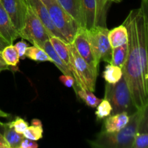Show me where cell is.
Masks as SVG:
<instances>
[{
  "instance_id": "34",
  "label": "cell",
  "mask_w": 148,
  "mask_h": 148,
  "mask_svg": "<svg viewBox=\"0 0 148 148\" xmlns=\"http://www.w3.org/2000/svg\"><path fill=\"white\" fill-rule=\"evenodd\" d=\"M10 66H8L7 64L5 63V62L3 59L2 56L1 55V52H0V72L4 70H10Z\"/></svg>"
},
{
  "instance_id": "10",
  "label": "cell",
  "mask_w": 148,
  "mask_h": 148,
  "mask_svg": "<svg viewBox=\"0 0 148 148\" xmlns=\"http://www.w3.org/2000/svg\"><path fill=\"white\" fill-rule=\"evenodd\" d=\"M72 44L75 46V49L77 51L79 54L91 66L94 72L96 75H98L99 64L97 63L96 59L94 56L93 52H92L86 28L79 27L75 38H74Z\"/></svg>"
},
{
  "instance_id": "8",
  "label": "cell",
  "mask_w": 148,
  "mask_h": 148,
  "mask_svg": "<svg viewBox=\"0 0 148 148\" xmlns=\"http://www.w3.org/2000/svg\"><path fill=\"white\" fill-rule=\"evenodd\" d=\"M69 46L73 57L74 66L76 71L77 85L80 89L94 92L98 75L94 72L91 66L79 54L75 46L72 43H69Z\"/></svg>"
},
{
  "instance_id": "14",
  "label": "cell",
  "mask_w": 148,
  "mask_h": 148,
  "mask_svg": "<svg viewBox=\"0 0 148 148\" xmlns=\"http://www.w3.org/2000/svg\"><path fill=\"white\" fill-rule=\"evenodd\" d=\"M62 8L70 14L80 27H85V19L80 0H57Z\"/></svg>"
},
{
  "instance_id": "19",
  "label": "cell",
  "mask_w": 148,
  "mask_h": 148,
  "mask_svg": "<svg viewBox=\"0 0 148 148\" xmlns=\"http://www.w3.org/2000/svg\"><path fill=\"white\" fill-rule=\"evenodd\" d=\"M3 127L4 129L3 136L7 141V144L10 146V148L20 147V143L25 138L23 134H20V133L17 132L13 128L7 127L6 124L3 125Z\"/></svg>"
},
{
  "instance_id": "30",
  "label": "cell",
  "mask_w": 148,
  "mask_h": 148,
  "mask_svg": "<svg viewBox=\"0 0 148 148\" xmlns=\"http://www.w3.org/2000/svg\"><path fill=\"white\" fill-rule=\"evenodd\" d=\"M132 148H148V133L137 132L134 137Z\"/></svg>"
},
{
  "instance_id": "12",
  "label": "cell",
  "mask_w": 148,
  "mask_h": 148,
  "mask_svg": "<svg viewBox=\"0 0 148 148\" xmlns=\"http://www.w3.org/2000/svg\"><path fill=\"white\" fill-rule=\"evenodd\" d=\"M49 40H50L55 51L59 55V57L62 59V60L64 62L65 64L67 66L70 72H72L74 78L75 79V81H76V71H75V66H74L73 57H72L69 43L65 42L64 40H62L59 38L55 37V36H50Z\"/></svg>"
},
{
  "instance_id": "21",
  "label": "cell",
  "mask_w": 148,
  "mask_h": 148,
  "mask_svg": "<svg viewBox=\"0 0 148 148\" xmlns=\"http://www.w3.org/2000/svg\"><path fill=\"white\" fill-rule=\"evenodd\" d=\"M25 57L38 62H49L53 63V61L51 59L48 53L40 47L36 46H32L27 47L25 51Z\"/></svg>"
},
{
  "instance_id": "1",
  "label": "cell",
  "mask_w": 148,
  "mask_h": 148,
  "mask_svg": "<svg viewBox=\"0 0 148 148\" xmlns=\"http://www.w3.org/2000/svg\"><path fill=\"white\" fill-rule=\"evenodd\" d=\"M123 25L128 32V52L123 69V74L127 82L133 103L137 110H140L147 103L143 74L137 44V25H136V9L132 10L124 20Z\"/></svg>"
},
{
  "instance_id": "2",
  "label": "cell",
  "mask_w": 148,
  "mask_h": 148,
  "mask_svg": "<svg viewBox=\"0 0 148 148\" xmlns=\"http://www.w3.org/2000/svg\"><path fill=\"white\" fill-rule=\"evenodd\" d=\"M142 110H137L130 115L128 124L118 132H108L102 130L94 140H88L92 147L97 148H132L134 137L138 132Z\"/></svg>"
},
{
  "instance_id": "9",
  "label": "cell",
  "mask_w": 148,
  "mask_h": 148,
  "mask_svg": "<svg viewBox=\"0 0 148 148\" xmlns=\"http://www.w3.org/2000/svg\"><path fill=\"white\" fill-rule=\"evenodd\" d=\"M12 25L18 35L24 27L28 10L27 0H1Z\"/></svg>"
},
{
  "instance_id": "39",
  "label": "cell",
  "mask_w": 148,
  "mask_h": 148,
  "mask_svg": "<svg viewBox=\"0 0 148 148\" xmlns=\"http://www.w3.org/2000/svg\"><path fill=\"white\" fill-rule=\"evenodd\" d=\"M110 1H111V2H115V3H119L121 2L122 0H110Z\"/></svg>"
},
{
  "instance_id": "5",
  "label": "cell",
  "mask_w": 148,
  "mask_h": 148,
  "mask_svg": "<svg viewBox=\"0 0 148 148\" xmlns=\"http://www.w3.org/2000/svg\"><path fill=\"white\" fill-rule=\"evenodd\" d=\"M137 44L143 74V85L147 103L148 102V21L141 7L136 9Z\"/></svg>"
},
{
  "instance_id": "25",
  "label": "cell",
  "mask_w": 148,
  "mask_h": 148,
  "mask_svg": "<svg viewBox=\"0 0 148 148\" xmlns=\"http://www.w3.org/2000/svg\"><path fill=\"white\" fill-rule=\"evenodd\" d=\"M76 95L82 100L83 102L85 103L87 106L91 108H96L98 104L101 103V100L97 98L92 92L88 90L80 89L79 88L76 92Z\"/></svg>"
},
{
  "instance_id": "29",
  "label": "cell",
  "mask_w": 148,
  "mask_h": 148,
  "mask_svg": "<svg viewBox=\"0 0 148 148\" xmlns=\"http://www.w3.org/2000/svg\"><path fill=\"white\" fill-rule=\"evenodd\" d=\"M141 110L142 114L138 127V132L148 133V102Z\"/></svg>"
},
{
  "instance_id": "4",
  "label": "cell",
  "mask_w": 148,
  "mask_h": 148,
  "mask_svg": "<svg viewBox=\"0 0 148 148\" xmlns=\"http://www.w3.org/2000/svg\"><path fill=\"white\" fill-rule=\"evenodd\" d=\"M51 16L55 27L64 37L68 43H72L80 27L73 17L68 14L57 0H42Z\"/></svg>"
},
{
  "instance_id": "27",
  "label": "cell",
  "mask_w": 148,
  "mask_h": 148,
  "mask_svg": "<svg viewBox=\"0 0 148 148\" xmlns=\"http://www.w3.org/2000/svg\"><path fill=\"white\" fill-rule=\"evenodd\" d=\"M96 108L97 110L95 111V115L98 120L103 119L104 118H106L111 114L112 107L107 100H101V103L98 104Z\"/></svg>"
},
{
  "instance_id": "28",
  "label": "cell",
  "mask_w": 148,
  "mask_h": 148,
  "mask_svg": "<svg viewBox=\"0 0 148 148\" xmlns=\"http://www.w3.org/2000/svg\"><path fill=\"white\" fill-rule=\"evenodd\" d=\"M7 127H10V128H13L17 132L20 133V134H23L25 130L29 126L28 123L24 119L21 118V117L17 116L14 121H11V122L7 123Z\"/></svg>"
},
{
  "instance_id": "3",
  "label": "cell",
  "mask_w": 148,
  "mask_h": 148,
  "mask_svg": "<svg viewBox=\"0 0 148 148\" xmlns=\"http://www.w3.org/2000/svg\"><path fill=\"white\" fill-rule=\"evenodd\" d=\"M104 99L107 100L111 105L112 114L127 112L130 116L137 111L133 103L131 92L124 74L116 83L109 84L106 82Z\"/></svg>"
},
{
  "instance_id": "20",
  "label": "cell",
  "mask_w": 148,
  "mask_h": 148,
  "mask_svg": "<svg viewBox=\"0 0 148 148\" xmlns=\"http://www.w3.org/2000/svg\"><path fill=\"white\" fill-rule=\"evenodd\" d=\"M128 52V44L125 43L112 49V58L111 64L122 69L125 64Z\"/></svg>"
},
{
  "instance_id": "36",
  "label": "cell",
  "mask_w": 148,
  "mask_h": 148,
  "mask_svg": "<svg viewBox=\"0 0 148 148\" xmlns=\"http://www.w3.org/2000/svg\"><path fill=\"white\" fill-rule=\"evenodd\" d=\"M9 44H10V43H9L7 40H4L1 36H0V52H1L6 46H8Z\"/></svg>"
},
{
  "instance_id": "22",
  "label": "cell",
  "mask_w": 148,
  "mask_h": 148,
  "mask_svg": "<svg viewBox=\"0 0 148 148\" xmlns=\"http://www.w3.org/2000/svg\"><path fill=\"white\" fill-rule=\"evenodd\" d=\"M3 59L8 66L17 67L20 61L18 52L14 45L9 44L1 51Z\"/></svg>"
},
{
  "instance_id": "17",
  "label": "cell",
  "mask_w": 148,
  "mask_h": 148,
  "mask_svg": "<svg viewBox=\"0 0 148 148\" xmlns=\"http://www.w3.org/2000/svg\"><path fill=\"white\" fill-rule=\"evenodd\" d=\"M108 38L112 49L127 43L128 32L127 27L123 24L118 27H114L112 30H109Z\"/></svg>"
},
{
  "instance_id": "31",
  "label": "cell",
  "mask_w": 148,
  "mask_h": 148,
  "mask_svg": "<svg viewBox=\"0 0 148 148\" xmlns=\"http://www.w3.org/2000/svg\"><path fill=\"white\" fill-rule=\"evenodd\" d=\"M61 82L64 84L66 87L67 88H73L74 90L75 91V93L77 92L78 90L79 89L77 87L76 84V81L75 79L74 78V77L71 76V75H63L62 76H60L59 77Z\"/></svg>"
},
{
  "instance_id": "38",
  "label": "cell",
  "mask_w": 148,
  "mask_h": 148,
  "mask_svg": "<svg viewBox=\"0 0 148 148\" xmlns=\"http://www.w3.org/2000/svg\"><path fill=\"white\" fill-rule=\"evenodd\" d=\"M31 125H36V126H43L42 122L40 120L38 119H33L31 121Z\"/></svg>"
},
{
  "instance_id": "23",
  "label": "cell",
  "mask_w": 148,
  "mask_h": 148,
  "mask_svg": "<svg viewBox=\"0 0 148 148\" xmlns=\"http://www.w3.org/2000/svg\"><path fill=\"white\" fill-rule=\"evenodd\" d=\"M123 75V69L119 66L108 64L106 66L103 77L107 83L115 84L120 80Z\"/></svg>"
},
{
  "instance_id": "13",
  "label": "cell",
  "mask_w": 148,
  "mask_h": 148,
  "mask_svg": "<svg viewBox=\"0 0 148 148\" xmlns=\"http://www.w3.org/2000/svg\"><path fill=\"white\" fill-rule=\"evenodd\" d=\"M0 36L7 40L10 44H13V42L19 37L12 25L9 16L0 0Z\"/></svg>"
},
{
  "instance_id": "7",
  "label": "cell",
  "mask_w": 148,
  "mask_h": 148,
  "mask_svg": "<svg viewBox=\"0 0 148 148\" xmlns=\"http://www.w3.org/2000/svg\"><path fill=\"white\" fill-rule=\"evenodd\" d=\"M50 36L42 22L28 4L25 23L19 37L27 40L33 46L42 48L45 42L49 40Z\"/></svg>"
},
{
  "instance_id": "6",
  "label": "cell",
  "mask_w": 148,
  "mask_h": 148,
  "mask_svg": "<svg viewBox=\"0 0 148 148\" xmlns=\"http://www.w3.org/2000/svg\"><path fill=\"white\" fill-rule=\"evenodd\" d=\"M109 30L106 27L96 25L87 30L88 38L97 63L101 61L111 64L112 47L108 38Z\"/></svg>"
},
{
  "instance_id": "16",
  "label": "cell",
  "mask_w": 148,
  "mask_h": 148,
  "mask_svg": "<svg viewBox=\"0 0 148 148\" xmlns=\"http://www.w3.org/2000/svg\"><path fill=\"white\" fill-rule=\"evenodd\" d=\"M87 30L97 25L96 1L95 0H80Z\"/></svg>"
},
{
  "instance_id": "26",
  "label": "cell",
  "mask_w": 148,
  "mask_h": 148,
  "mask_svg": "<svg viewBox=\"0 0 148 148\" xmlns=\"http://www.w3.org/2000/svg\"><path fill=\"white\" fill-rule=\"evenodd\" d=\"M43 126L31 125L28 126L27 128L23 132V135L25 138L38 141L43 137Z\"/></svg>"
},
{
  "instance_id": "37",
  "label": "cell",
  "mask_w": 148,
  "mask_h": 148,
  "mask_svg": "<svg viewBox=\"0 0 148 148\" xmlns=\"http://www.w3.org/2000/svg\"><path fill=\"white\" fill-rule=\"evenodd\" d=\"M10 116V114H7V113H5L4 112V111H2L1 110H0V118H6V117H9ZM4 123H2L1 121H0V126L1 127H3V125H4Z\"/></svg>"
},
{
  "instance_id": "18",
  "label": "cell",
  "mask_w": 148,
  "mask_h": 148,
  "mask_svg": "<svg viewBox=\"0 0 148 148\" xmlns=\"http://www.w3.org/2000/svg\"><path fill=\"white\" fill-rule=\"evenodd\" d=\"M41 49H43V50L48 53V55L50 56L51 59L53 61V63L56 66V67L63 73V75H71V76L73 77L72 72H70V70H69V68L67 67V66L65 64L64 62L62 60V59L59 57V55H58L57 53H56V52L55 51L53 46H52L50 40H46L44 43V44H43V46H42Z\"/></svg>"
},
{
  "instance_id": "11",
  "label": "cell",
  "mask_w": 148,
  "mask_h": 148,
  "mask_svg": "<svg viewBox=\"0 0 148 148\" xmlns=\"http://www.w3.org/2000/svg\"><path fill=\"white\" fill-rule=\"evenodd\" d=\"M27 2H28L29 6L31 7L32 10L34 11L38 17L42 22L49 35L51 36L59 38L67 43L64 37L61 34L60 32L55 27L54 24L53 23L51 18L49 11L47 10V7H46L44 3L42 1V0H27Z\"/></svg>"
},
{
  "instance_id": "24",
  "label": "cell",
  "mask_w": 148,
  "mask_h": 148,
  "mask_svg": "<svg viewBox=\"0 0 148 148\" xmlns=\"http://www.w3.org/2000/svg\"><path fill=\"white\" fill-rule=\"evenodd\" d=\"M96 1L97 25L106 27V17L108 12L110 0H95Z\"/></svg>"
},
{
  "instance_id": "35",
  "label": "cell",
  "mask_w": 148,
  "mask_h": 148,
  "mask_svg": "<svg viewBox=\"0 0 148 148\" xmlns=\"http://www.w3.org/2000/svg\"><path fill=\"white\" fill-rule=\"evenodd\" d=\"M0 148H10V146L7 144L4 136L1 133H0Z\"/></svg>"
},
{
  "instance_id": "15",
  "label": "cell",
  "mask_w": 148,
  "mask_h": 148,
  "mask_svg": "<svg viewBox=\"0 0 148 148\" xmlns=\"http://www.w3.org/2000/svg\"><path fill=\"white\" fill-rule=\"evenodd\" d=\"M130 116L127 112L108 116L104 121V131L108 132H118L124 128L130 121Z\"/></svg>"
},
{
  "instance_id": "33",
  "label": "cell",
  "mask_w": 148,
  "mask_h": 148,
  "mask_svg": "<svg viewBox=\"0 0 148 148\" xmlns=\"http://www.w3.org/2000/svg\"><path fill=\"white\" fill-rule=\"evenodd\" d=\"M38 147V144L34 140H30L25 137L20 143L19 148H37Z\"/></svg>"
},
{
  "instance_id": "32",
  "label": "cell",
  "mask_w": 148,
  "mask_h": 148,
  "mask_svg": "<svg viewBox=\"0 0 148 148\" xmlns=\"http://www.w3.org/2000/svg\"><path fill=\"white\" fill-rule=\"evenodd\" d=\"M16 49H17V52H18V54L19 56H20V59H24L25 58V51H26V49L28 47L27 46V43H26L25 40H20V41L17 42L15 45Z\"/></svg>"
}]
</instances>
